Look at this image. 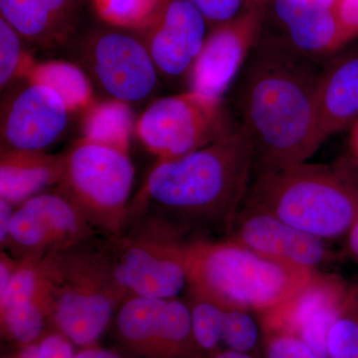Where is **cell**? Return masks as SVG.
I'll use <instances>...</instances> for the list:
<instances>
[{"label":"cell","instance_id":"8992f818","mask_svg":"<svg viewBox=\"0 0 358 358\" xmlns=\"http://www.w3.org/2000/svg\"><path fill=\"white\" fill-rule=\"evenodd\" d=\"M128 148L81 138L65 155L60 185L93 228L115 235L128 218L134 166Z\"/></svg>","mask_w":358,"mask_h":358},{"label":"cell","instance_id":"83f0119b","mask_svg":"<svg viewBox=\"0 0 358 358\" xmlns=\"http://www.w3.org/2000/svg\"><path fill=\"white\" fill-rule=\"evenodd\" d=\"M265 358H322L299 336L282 331H263Z\"/></svg>","mask_w":358,"mask_h":358},{"label":"cell","instance_id":"f546056e","mask_svg":"<svg viewBox=\"0 0 358 358\" xmlns=\"http://www.w3.org/2000/svg\"><path fill=\"white\" fill-rule=\"evenodd\" d=\"M203 15L209 28L232 20L243 8L244 0H186Z\"/></svg>","mask_w":358,"mask_h":358},{"label":"cell","instance_id":"4dcf8cb0","mask_svg":"<svg viewBox=\"0 0 358 358\" xmlns=\"http://www.w3.org/2000/svg\"><path fill=\"white\" fill-rule=\"evenodd\" d=\"M336 15L348 43L358 38V0H338Z\"/></svg>","mask_w":358,"mask_h":358},{"label":"cell","instance_id":"d590c367","mask_svg":"<svg viewBox=\"0 0 358 358\" xmlns=\"http://www.w3.org/2000/svg\"><path fill=\"white\" fill-rule=\"evenodd\" d=\"M348 247L350 255L358 263V220L348 233Z\"/></svg>","mask_w":358,"mask_h":358},{"label":"cell","instance_id":"484cf974","mask_svg":"<svg viewBox=\"0 0 358 358\" xmlns=\"http://www.w3.org/2000/svg\"><path fill=\"white\" fill-rule=\"evenodd\" d=\"M327 358H358V287H352L329 329Z\"/></svg>","mask_w":358,"mask_h":358},{"label":"cell","instance_id":"5bb4252c","mask_svg":"<svg viewBox=\"0 0 358 358\" xmlns=\"http://www.w3.org/2000/svg\"><path fill=\"white\" fill-rule=\"evenodd\" d=\"M228 235L261 255L306 270L317 271L331 255L324 240L296 229L246 201L233 220Z\"/></svg>","mask_w":358,"mask_h":358},{"label":"cell","instance_id":"7402d4cb","mask_svg":"<svg viewBox=\"0 0 358 358\" xmlns=\"http://www.w3.org/2000/svg\"><path fill=\"white\" fill-rule=\"evenodd\" d=\"M133 129L134 115L129 103L112 99L95 102L86 110L82 138L129 150Z\"/></svg>","mask_w":358,"mask_h":358},{"label":"cell","instance_id":"3957f363","mask_svg":"<svg viewBox=\"0 0 358 358\" xmlns=\"http://www.w3.org/2000/svg\"><path fill=\"white\" fill-rule=\"evenodd\" d=\"M245 201L313 236L336 239L358 220V169L352 160L305 162L258 174Z\"/></svg>","mask_w":358,"mask_h":358},{"label":"cell","instance_id":"52a82bcc","mask_svg":"<svg viewBox=\"0 0 358 358\" xmlns=\"http://www.w3.org/2000/svg\"><path fill=\"white\" fill-rule=\"evenodd\" d=\"M223 98L189 91L157 99L136 124L159 162L179 159L209 145L230 129Z\"/></svg>","mask_w":358,"mask_h":358},{"label":"cell","instance_id":"e0dca14e","mask_svg":"<svg viewBox=\"0 0 358 358\" xmlns=\"http://www.w3.org/2000/svg\"><path fill=\"white\" fill-rule=\"evenodd\" d=\"M338 0H272L282 35L296 50L317 61L348 46L338 15Z\"/></svg>","mask_w":358,"mask_h":358},{"label":"cell","instance_id":"ffe728a7","mask_svg":"<svg viewBox=\"0 0 358 358\" xmlns=\"http://www.w3.org/2000/svg\"><path fill=\"white\" fill-rule=\"evenodd\" d=\"M65 171V155L46 152L2 150L0 160V199L22 204L60 183Z\"/></svg>","mask_w":358,"mask_h":358},{"label":"cell","instance_id":"9c48e42d","mask_svg":"<svg viewBox=\"0 0 358 358\" xmlns=\"http://www.w3.org/2000/svg\"><path fill=\"white\" fill-rule=\"evenodd\" d=\"M115 333L133 358H202L188 303L178 299L131 296L115 315Z\"/></svg>","mask_w":358,"mask_h":358},{"label":"cell","instance_id":"44dd1931","mask_svg":"<svg viewBox=\"0 0 358 358\" xmlns=\"http://www.w3.org/2000/svg\"><path fill=\"white\" fill-rule=\"evenodd\" d=\"M23 79L27 83L42 85L53 90L71 113L88 110L95 103L89 77L72 63L60 60L39 63L34 61Z\"/></svg>","mask_w":358,"mask_h":358},{"label":"cell","instance_id":"4316f807","mask_svg":"<svg viewBox=\"0 0 358 358\" xmlns=\"http://www.w3.org/2000/svg\"><path fill=\"white\" fill-rule=\"evenodd\" d=\"M25 40L0 16V86L6 88L16 79H23L34 62L25 50Z\"/></svg>","mask_w":358,"mask_h":358},{"label":"cell","instance_id":"e575fe53","mask_svg":"<svg viewBox=\"0 0 358 358\" xmlns=\"http://www.w3.org/2000/svg\"><path fill=\"white\" fill-rule=\"evenodd\" d=\"M202 358H261L256 355H248V353H242L233 352L229 350H218L215 352L207 353Z\"/></svg>","mask_w":358,"mask_h":358},{"label":"cell","instance_id":"7c38bea8","mask_svg":"<svg viewBox=\"0 0 358 358\" xmlns=\"http://www.w3.org/2000/svg\"><path fill=\"white\" fill-rule=\"evenodd\" d=\"M350 288L336 275L315 272L281 305L258 317L262 329L293 334L327 358V334Z\"/></svg>","mask_w":358,"mask_h":358},{"label":"cell","instance_id":"f1b7e54d","mask_svg":"<svg viewBox=\"0 0 358 358\" xmlns=\"http://www.w3.org/2000/svg\"><path fill=\"white\" fill-rule=\"evenodd\" d=\"M74 343L64 334L53 331L35 343L21 346L18 352L6 358H75Z\"/></svg>","mask_w":358,"mask_h":358},{"label":"cell","instance_id":"cb8c5ba5","mask_svg":"<svg viewBox=\"0 0 358 358\" xmlns=\"http://www.w3.org/2000/svg\"><path fill=\"white\" fill-rule=\"evenodd\" d=\"M93 10L110 27L143 31L152 25L167 0H90Z\"/></svg>","mask_w":358,"mask_h":358},{"label":"cell","instance_id":"ac0fdd59","mask_svg":"<svg viewBox=\"0 0 358 358\" xmlns=\"http://www.w3.org/2000/svg\"><path fill=\"white\" fill-rule=\"evenodd\" d=\"M345 47L320 71L317 81L315 110L320 147L358 120V41Z\"/></svg>","mask_w":358,"mask_h":358},{"label":"cell","instance_id":"2e32d148","mask_svg":"<svg viewBox=\"0 0 358 358\" xmlns=\"http://www.w3.org/2000/svg\"><path fill=\"white\" fill-rule=\"evenodd\" d=\"M208 23L186 0H167L152 25L141 31L159 76L188 78L206 40Z\"/></svg>","mask_w":358,"mask_h":358},{"label":"cell","instance_id":"7a4b0ae2","mask_svg":"<svg viewBox=\"0 0 358 358\" xmlns=\"http://www.w3.org/2000/svg\"><path fill=\"white\" fill-rule=\"evenodd\" d=\"M254 159L253 143L238 122L199 150L157 162L141 195L166 215L169 229L228 233L248 194Z\"/></svg>","mask_w":358,"mask_h":358},{"label":"cell","instance_id":"9a60e30c","mask_svg":"<svg viewBox=\"0 0 358 358\" xmlns=\"http://www.w3.org/2000/svg\"><path fill=\"white\" fill-rule=\"evenodd\" d=\"M71 114L53 90L27 83L2 112V150L46 152L65 133Z\"/></svg>","mask_w":358,"mask_h":358},{"label":"cell","instance_id":"d4e9b609","mask_svg":"<svg viewBox=\"0 0 358 358\" xmlns=\"http://www.w3.org/2000/svg\"><path fill=\"white\" fill-rule=\"evenodd\" d=\"M2 334L18 348L30 345L41 338L48 322L41 300L30 301L0 312Z\"/></svg>","mask_w":358,"mask_h":358},{"label":"cell","instance_id":"d6986e66","mask_svg":"<svg viewBox=\"0 0 358 358\" xmlns=\"http://www.w3.org/2000/svg\"><path fill=\"white\" fill-rule=\"evenodd\" d=\"M83 6L84 0H0V16L27 43L52 49L74 36Z\"/></svg>","mask_w":358,"mask_h":358},{"label":"cell","instance_id":"4fadbf2b","mask_svg":"<svg viewBox=\"0 0 358 358\" xmlns=\"http://www.w3.org/2000/svg\"><path fill=\"white\" fill-rule=\"evenodd\" d=\"M82 212L62 192H42L14 211L7 243L34 257L76 246L92 231Z\"/></svg>","mask_w":358,"mask_h":358},{"label":"cell","instance_id":"d6a6232c","mask_svg":"<svg viewBox=\"0 0 358 358\" xmlns=\"http://www.w3.org/2000/svg\"><path fill=\"white\" fill-rule=\"evenodd\" d=\"M75 358H133L127 355L126 352H120L114 350L99 348V346H91V348H83L81 352H77Z\"/></svg>","mask_w":358,"mask_h":358},{"label":"cell","instance_id":"8d00e7d4","mask_svg":"<svg viewBox=\"0 0 358 358\" xmlns=\"http://www.w3.org/2000/svg\"><path fill=\"white\" fill-rule=\"evenodd\" d=\"M256 1H262V2H264V1H265V0H256Z\"/></svg>","mask_w":358,"mask_h":358},{"label":"cell","instance_id":"6da1fadb","mask_svg":"<svg viewBox=\"0 0 358 358\" xmlns=\"http://www.w3.org/2000/svg\"><path fill=\"white\" fill-rule=\"evenodd\" d=\"M317 61L264 31L239 76L236 106L258 174L308 162L317 140Z\"/></svg>","mask_w":358,"mask_h":358},{"label":"cell","instance_id":"ba28073f","mask_svg":"<svg viewBox=\"0 0 358 358\" xmlns=\"http://www.w3.org/2000/svg\"><path fill=\"white\" fill-rule=\"evenodd\" d=\"M185 244L169 230L157 240L122 238L101 254L120 296L174 299L188 287Z\"/></svg>","mask_w":358,"mask_h":358},{"label":"cell","instance_id":"8fae6325","mask_svg":"<svg viewBox=\"0 0 358 358\" xmlns=\"http://www.w3.org/2000/svg\"><path fill=\"white\" fill-rule=\"evenodd\" d=\"M85 61L96 83L114 100H145L159 85V71L140 35L110 27L84 42Z\"/></svg>","mask_w":358,"mask_h":358},{"label":"cell","instance_id":"5b68a950","mask_svg":"<svg viewBox=\"0 0 358 358\" xmlns=\"http://www.w3.org/2000/svg\"><path fill=\"white\" fill-rule=\"evenodd\" d=\"M41 263V299L54 331L81 348L95 346L115 315L119 298L102 256Z\"/></svg>","mask_w":358,"mask_h":358},{"label":"cell","instance_id":"603a6c76","mask_svg":"<svg viewBox=\"0 0 358 358\" xmlns=\"http://www.w3.org/2000/svg\"><path fill=\"white\" fill-rule=\"evenodd\" d=\"M218 350L263 355V329L253 313L240 308L222 307L215 331Z\"/></svg>","mask_w":358,"mask_h":358},{"label":"cell","instance_id":"1f68e13d","mask_svg":"<svg viewBox=\"0 0 358 358\" xmlns=\"http://www.w3.org/2000/svg\"><path fill=\"white\" fill-rule=\"evenodd\" d=\"M14 205L6 199H0V243L7 244L10 230L11 220L14 214Z\"/></svg>","mask_w":358,"mask_h":358},{"label":"cell","instance_id":"30bf717a","mask_svg":"<svg viewBox=\"0 0 358 358\" xmlns=\"http://www.w3.org/2000/svg\"><path fill=\"white\" fill-rule=\"evenodd\" d=\"M266 21V4L247 0L232 20L212 28L187 78L189 90L224 98L260 41Z\"/></svg>","mask_w":358,"mask_h":358},{"label":"cell","instance_id":"836d02e7","mask_svg":"<svg viewBox=\"0 0 358 358\" xmlns=\"http://www.w3.org/2000/svg\"><path fill=\"white\" fill-rule=\"evenodd\" d=\"M348 145H350V155H352V159L350 160L358 169V120L350 127Z\"/></svg>","mask_w":358,"mask_h":358},{"label":"cell","instance_id":"277c9868","mask_svg":"<svg viewBox=\"0 0 358 358\" xmlns=\"http://www.w3.org/2000/svg\"><path fill=\"white\" fill-rule=\"evenodd\" d=\"M185 254L190 291L258 317L281 305L317 272L267 258L230 238L186 242Z\"/></svg>","mask_w":358,"mask_h":358}]
</instances>
